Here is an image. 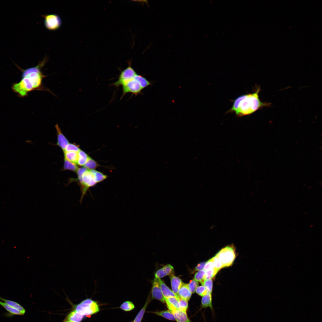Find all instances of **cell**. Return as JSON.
Instances as JSON below:
<instances>
[{
  "label": "cell",
  "instance_id": "obj_11",
  "mask_svg": "<svg viewBox=\"0 0 322 322\" xmlns=\"http://www.w3.org/2000/svg\"><path fill=\"white\" fill-rule=\"evenodd\" d=\"M174 270L173 267L170 264H167L158 270L155 273V278H160L170 275Z\"/></svg>",
  "mask_w": 322,
  "mask_h": 322
},
{
  "label": "cell",
  "instance_id": "obj_23",
  "mask_svg": "<svg viewBox=\"0 0 322 322\" xmlns=\"http://www.w3.org/2000/svg\"><path fill=\"white\" fill-rule=\"evenodd\" d=\"M90 157L84 151L80 150L78 152V164L83 166L85 165Z\"/></svg>",
  "mask_w": 322,
  "mask_h": 322
},
{
  "label": "cell",
  "instance_id": "obj_35",
  "mask_svg": "<svg viewBox=\"0 0 322 322\" xmlns=\"http://www.w3.org/2000/svg\"><path fill=\"white\" fill-rule=\"evenodd\" d=\"M212 259L215 267L218 271L222 268L224 267L222 264L216 256L213 257Z\"/></svg>",
  "mask_w": 322,
  "mask_h": 322
},
{
  "label": "cell",
  "instance_id": "obj_31",
  "mask_svg": "<svg viewBox=\"0 0 322 322\" xmlns=\"http://www.w3.org/2000/svg\"><path fill=\"white\" fill-rule=\"evenodd\" d=\"M218 271L216 268L205 271V280L211 279Z\"/></svg>",
  "mask_w": 322,
  "mask_h": 322
},
{
  "label": "cell",
  "instance_id": "obj_25",
  "mask_svg": "<svg viewBox=\"0 0 322 322\" xmlns=\"http://www.w3.org/2000/svg\"><path fill=\"white\" fill-rule=\"evenodd\" d=\"M64 168V170H69L76 172L78 168L75 163L65 159Z\"/></svg>",
  "mask_w": 322,
  "mask_h": 322
},
{
  "label": "cell",
  "instance_id": "obj_6",
  "mask_svg": "<svg viewBox=\"0 0 322 322\" xmlns=\"http://www.w3.org/2000/svg\"><path fill=\"white\" fill-rule=\"evenodd\" d=\"M128 63L127 67L121 72L118 80L112 84L113 86L117 87L122 86L133 79L137 74L131 66V60Z\"/></svg>",
  "mask_w": 322,
  "mask_h": 322
},
{
  "label": "cell",
  "instance_id": "obj_8",
  "mask_svg": "<svg viewBox=\"0 0 322 322\" xmlns=\"http://www.w3.org/2000/svg\"><path fill=\"white\" fill-rule=\"evenodd\" d=\"M122 86L123 93L121 98L128 93H130L136 95L140 93L143 89L138 82L134 78Z\"/></svg>",
  "mask_w": 322,
  "mask_h": 322
},
{
  "label": "cell",
  "instance_id": "obj_4",
  "mask_svg": "<svg viewBox=\"0 0 322 322\" xmlns=\"http://www.w3.org/2000/svg\"><path fill=\"white\" fill-rule=\"evenodd\" d=\"M75 310L84 316L95 314L99 311L100 309L96 301L87 298L76 305Z\"/></svg>",
  "mask_w": 322,
  "mask_h": 322
},
{
  "label": "cell",
  "instance_id": "obj_39",
  "mask_svg": "<svg viewBox=\"0 0 322 322\" xmlns=\"http://www.w3.org/2000/svg\"><path fill=\"white\" fill-rule=\"evenodd\" d=\"M64 322H73L71 321H67V320H66V321Z\"/></svg>",
  "mask_w": 322,
  "mask_h": 322
},
{
  "label": "cell",
  "instance_id": "obj_16",
  "mask_svg": "<svg viewBox=\"0 0 322 322\" xmlns=\"http://www.w3.org/2000/svg\"><path fill=\"white\" fill-rule=\"evenodd\" d=\"M171 311L177 322H190L186 312H182L179 310Z\"/></svg>",
  "mask_w": 322,
  "mask_h": 322
},
{
  "label": "cell",
  "instance_id": "obj_12",
  "mask_svg": "<svg viewBox=\"0 0 322 322\" xmlns=\"http://www.w3.org/2000/svg\"><path fill=\"white\" fill-rule=\"evenodd\" d=\"M192 294L188 288V284L183 283L179 290L178 296L179 298L188 301Z\"/></svg>",
  "mask_w": 322,
  "mask_h": 322
},
{
  "label": "cell",
  "instance_id": "obj_34",
  "mask_svg": "<svg viewBox=\"0 0 322 322\" xmlns=\"http://www.w3.org/2000/svg\"><path fill=\"white\" fill-rule=\"evenodd\" d=\"M80 150L78 146L72 143H69L66 147L64 152L75 151L78 152Z\"/></svg>",
  "mask_w": 322,
  "mask_h": 322
},
{
  "label": "cell",
  "instance_id": "obj_28",
  "mask_svg": "<svg viewBox=\"0 0 322 322\" xmlns=\"http://www.w3.org/2000/svg\"><path fill=\"white\" fill-rule=\"evenodd\" d=\"M84 165L87 169L92 170L97 167L98 165L95 161L90 157Z\"/></svg>",
  "mask_w": 322,
  "mask_h": 322
},
{
  "label": "cell",
  "instance_id": "obj_37",
  "mask_svg": "<svg viewBox=\"0 0 322 322\" xmlns=\"http://www.w3.org/2000/svg\"><path fill=\"white\" fill-rule=\"evenodd\" d=\"M215 267L212 258L209 259L206 262L203 268V270L205 271L213 269Z\"/></svg>",
  "mask_w": 322,
  "mask_h": 322
},
{
  "label": "cell",
  "instance_id": "obj_27",
  "mask_svg": "<svg viewBox=\"0 0 322 322\" xmlns=\"http://www.w3.org/2000/svg\"><path fill=\"white\" fill-rule=\"evenodd\" d=\"M135 308L134 304L131 301H126L123 302L120 306V308L125 311H129Z\"/></svg>",
  "mask_w": 322,
  "mask_h": 322
},
{
  "label": "cell",
  "instance_id": "obj_18",
  "mask_svg": "<svg viewBox=\"0 0 322 322\" xmlns=\"http://www.w3.org/2000/svg\"><path fill=\"white\" fill-rule=\"evenodd\" d=\"M0 300L4 302L11 307L18 310L21 313L22 315L25 314L26 310L21 305L15 301L4 299L0 297Z\"/></svg>",
  "mask_w": 322,
  "mask_h": 322
},
{
  "label": "cell",
  "instance_id": "obj_24",
  "mask_svg": "<svg viewBox=\"0 0 322 322\" xmlns=\"http://www.w3.org/2000/svg\"><path fill=\"white\" fill-rule=\"evenodd\" d=\"M0 305L10 314L17 315H22L21 313L18 310L13 308L4 302L0 300Z\"/></svg>",
  "mask_w": 322,
  "mask_h": 322
},
{
  "label": "cell",
  "instance_id": "obj_7",
  "mask_svg": "<svg viewBox=\"0 0 322 322\" xmlns=\"http://www.w3.org/2000/svg\"><path fill=\"white\" fill-rule=\"evenodd\" d=\"M44 19V24L45 28L50 31H54L61 27L62 21L60 17L55 14H48L42 16Z\"/></svg>",
  "mask_w": 322,
  "mask_h": 322
},
{
  "label": "cell",
  "instance_id": "obj_20",
  "mask_svg": "<svg viewBox=\"0 0 322 322\" xmlns=\"http://www.w3.org/2000/svg\"><path fill=\"white\" fill-rule=\"evenodd\" d=\"M151 301L150 296H149L143 306L138 313L133 322H141L146 309Z\"/></svg>",
  "mask_w": 322,
  "mask_h": 322
},
{
  "label": "cell",
  "instance_id": "obj_10",
  "mask_svg": "<svg viewBox=\"0 0 322 322\" xmlns=\"http://www.w3.org/2000/svg\"><path fill=\"white\" fill-rule=\"evenodd\" d=\"M57 135V145L64 151L66 147L69 143L68 140L64 136L59 127L58 124L55 126Z\"/></svg>",
  "mask_w": 322,
  "mask_h": 322
},
{
  "label": "cell",
  "instance_id": "obj_26",
  "mask_svg": "<svg viewBox=\"0 0 322 322\" xmlns=\"http://www.w3.org/2000/svg\"><path fill=\"white\" fill-rule=\"evenodd\" d=\"M139 83L143 89L151 84L150 82L142 76L137 74L134 77Z\"/></svg>",
  "mask_w": 322,
  "mask_h": 322
},
{
  "label": "cell",
  "instance_id": "obj_1",
  "mask_svg": "<svg viewBox=\"0 0 322 322\" xmlns=\"http://www.w3.org/2000/svg\"><path fill=\"white\" fill-rule=\"evenodd\" d=\"M48 60L47 57L45 56L36 66L25 69L16 65L22 72V77L19 82L13 84V90L21 97L27 96L29 92L34 90L50 92L43 85V80L46 76L41 71Z\"/></svg>",
  "mask_w": 322,
  "mask_h": 322
},
{
  "label": "cell",
  "instance_id": "obj_17",
  "mask_svg": "<svg viewBox=\"0 0 322 322\" xmlns=\"http://www.w3.org/2000/svg\"><path fill=\"white\" fill-rule=\"evenodd\" d=\"M201 306L202 308L209 307L212 311H213L212 294L207 293L202 297L201 299Z\"/></svg>",
  "mask_w": 322,
  "mask_h": 322
},
{
  "label": "cell",
  "instance_id": "obj_13",
  "mask_svg": "<svg viewBox=\"0 0 322 322\" xmlns=\"http://www.w3.org/2000/svg\"><path fill=\"white\" fill-rule=\"evenodd\" d=\"M170 278L172 291L178 295L179 290L183 283L180 278L173 274H171Z\"/></svg>",
  "mask_w": 322,
  "mask_h": 322
},
{
  "label": "cell",
  "instance_id": "obj_21",
  "mask_svg": "<svg viewBox=\"0 0 322 322\" xmlns=\"http://www.w3.org/2000/svg\"><path fill=\"white\" fill-rule=\"evenodd\" d=\"M64 159L73 163H77L78 152L75 151L64 152Z\"/></svg>",
  "mask_w": 322,
  "mask_h": 322
},
{
  "label": "cell",
  "instance_id": "obj_2",
  "mask_svg": "<svg viewBox=\"0 0 322 322\" xmlns=\"http://www.w3.org/2000/svg\"><path fill=\"white\" fill-rule=\"evenodd\" d=\"M261 91L260 87H258L254 92L241 95L232 100L233 105L227 112H234L236 116L241 117L251 114L263 107L270 106L271 103L260 100L259 93Z\"/></svg>",
  "mask_w": 322,
  "mask_h": 322
},
{
  "label": "cell",
  "instance_id": "obj_30",
  "mask_svg": "<svg viewBox=\"0 0 322 322\" xmlns=\"http://www.w3.org/2000/svg\"><path fill=\"white\" fill-rule=\"evenodd\" d=\"M201 284L205 287L207 293L212 294L213 289V281L211 279L205 280Z\"/></svg>",
  "mask_w": 322,
  "mask_h": 322
},
{
  "label": "cell",
  "instance_id": "obj_19",
  "mask_svg": "<svg viewBox=\"0 0 322 322\" xmlns=\"http://www.w3.org/2000/svg\"><path fill=\"white\" fill-rule=\"evenodd\" d=\"M84 316L77 312L75 310L71 311L67 316L66 320L73 322H80Z\"/></svg>",
  "mask_w": 322,
  "mask_h": 322
},
{
  "label": "cell",
  "instance_id": "obj_14",
  "mask_svg": "<svg viewBox=\"0 0 322 322\" xmlns=\"http://www.w3.org/2000/svg\"><path fill=\"white\" fill-rule=\"evenodd\" d=\"M165 303L169 310L171 311L179 310V300L177 298L170 296L165 298Z\"/></svg>",
  "mask_w": 322,
  "mask_h": 322
},
{
  "label": "cell",
  "instance_id": "obj_32",
  "mask_svg": "<svg viewBox=\"0 0 322 322\" xmlns=\"http://www.w3.org/2000/svg\"><path fill=\"white\" fill-rule=\"evenodd\" d=\"M198 285V281L194 279L191 280L188 284V288L192 293H194L195 292Z\"/></svg>",
  "mask_w": 322,
  "mask_h": 322
},
{
  "label": "cell",
  "instance_id": "obj_22",
  "mask_svg": "<svg viewBox=\"0 0 322 322\" xmlns=\"http://www.w3.org/2000/svg\"><path fill=\"white\" fill-rule=\"evenodd\" d=\"M157 315L162 317L166 319L171 321H175L174 317L169 310H165L160 311L153 312H152Z\"/></svg>",
  "mask_w": 322,
  "mask_h": 322
},
{
  "label": "cell",
  "instance_id": "obj_15",
  "mask_svg": "<svg viewBox=\"0 0 322 322\" xmlns=\"http://www.w3.org/2000/svg\"><path fill=\"white\" fill-rule=\"evenodd\" d=\"M161 291L164 299L169 297L172 296L176 297L179 300V298L171 290L160 278H159Z\"/></svg>",
  "mask_w": 322,
  "mask_h": 322
},
{
  "label": "cell",
  "instance_id": "obj_40",
  "mask_svg": "<svg viewBox=\"0 0 322 322\" xmlns=\"http://www.w3.org/2000/svg\"><path fill=\"white\" fill-rule=\"evenodd\" d=\"M131 322H132V321H131Z\"/></svg>",
  "mask_w": 322,
  "mask_h": 322
},
{
  "label": "cell",
  "instance_id": "obj_36",
  "mask_svg": "<svg viewBox=\"0 0 322 322\" xmlns=\"http://www.w3.org/2000/svg\"><path fill=\"white\" fill-rule=\"evenodd\" d=\"M196 293L201 296H203L207 293L205 287L203 285L198 287L195 291Z\"/></svg>",
  "mask_w": 322,
  "mask_h": 322
},
{
  "label": "cell",
  "instance_id": "obj_9",
  "mask_svg": "<svg viewBox=\"0 0 322 322\" xmlns=\"http://www.w3.org/2000/svg\"><path fill=\"white\" fill-rule=\"evenodd\" d=\"M151 299L157 300L162 302L165 303L162 295L159 278H155L153 281L151 290Z\"/></svg>",
  "mask_w": 322,
  "mask_h": 322
},
{
  "label": "cell",
  "instance_id": "obj_33",
  "mask_svg": "<svg viewBox=\"0 0 322 322\" xmlns=\"http://www.w3.org/2000/svg\"><path fill=\"white\" fill-rule=\"evenodd\" d=\"M179 310L186 312L188 308V301L179 298Z\"/></svg>",
  "mask_w": 322,
  "mask_h": 322
},
{
  "label": "cell",
  "instance_id": "obj_3",
  "mask_svg": "<svg viewBox=\"0 0 322 322\" xmlns=\"http://www.w3.org/2000/svg\"><path fill=\"white\" fill-rule=\"evenodd\" d=\"M95 171L94 169H87L81 175L77 176V179L79 182L81 193L80 202L89 188L98 183L95 174Z\"/></svg>",
  "mask_w": 322,
  "mask_h": 322
},
{
  "label": "cell",
  "instance_id": "obj_5",
  "mask_svg": "<svg viewBox=\"0 0 322 322\" xmlns=\"http://www.w3.org/2000/svg\"><path fill=\"white\" fill-rule=\"evenodd\" d=\"M216 256L222 263L224 267L231 266L236 257L234 248L232 246L223 248Z\"/></svg>",
  "mask_w": 322,
  "mask_h": 322
},
{
  "label": "cell",
  "instance_id": "obj_38",
  "mask_svg": "<svg viewBox=\"0 0 322 322\" xmlns=\"http://www.w3.org/2000/svg\"><path fill=\"white\" fill-rule=\"evenodd\" d=\"M206 262H202L199 264L194 268L193 272L199 271L202 270L206 264Z\"/></svg>",
  "mask_w": 322,
  "mask_h": 322
},
{
  "label": "cell",
  "instance_id": "obj_29",
  "mask_svg": "<svg viewBox=\"0 0 322 322\" xmlns=\"http://www.w3.org/2000/svg\"><path fill=\"white\" fill-rule=\"evenodd\" d=\"M205 271L202 270L196 272L194 276V279L197 281L202 283L205 280Z\"/></svg>",
  "mask_w": 322,
  "mask_h": 322
}]
</instances>
